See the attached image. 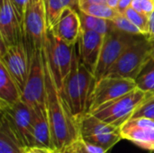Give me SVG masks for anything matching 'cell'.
Here are the masks:
<instances>
[{
  "label": "cell",
  "instance_id": "cell-1",
  "mask_svg": "<svg viewBox=\"0 0 154 153\" xmlns=\"http://www.w3.org/2000/svg\"><path fill=\"white\" fill-rule=\"evenodd\" d=\"M45 72L46 109L54 149L64 150L79 138V126L76 124L52 75L49 62L42 51Z\"/></svg>",
  "mask_w": 154,
  "mask_h": 153
},
{
  "label": "cell",
  "instance_id": "cell-2",
  "mask_svg": "<svg viewBox=\"0 0 154 153\" xmlns=\"http://www.w3.org/2000/svg\"><path fill=\"white\" fill-rule=\"evenodd\" d=\"M152 41L141 35L110 67L104 77L136 79L151 60ZM103 77V78H104Z\"/></svg>",
  "mask_w": 154,
  "mask_h": 153
},
{
  "label": "cell",
  "instance_id": "cell-3",
  "mask_svg": "<svg viewBox=\"0 0 154 153\" xmlns=\"http://www.w3.org/2000/svg\"><path fill=\"white\" fill-rule=\"evenodd\" d=\"M75 45L67 44L54 36L50 30H47L42 51L49 62L54 80L60 92L62 91L64 80L72 67Z\"/></svg>",
  "mask_w": 154,
  "mask_h": 153
},
{
  "label": "cell",
  "instance_id": "cell-4",
  "mask_svg": "<svg viewBox=\"0 0 154 153\" xmlns=\"http://www.w3.org/2000/svg\"><path fill=\"white\" fill-rule=\"evenodd\" d=\"M47 30L44 0H29L23 22V43L29 56L43 49Z\"/></svg>",
  "mask_w": 154,
  "mask_h": 153
},
{
  "label": "cell",
  "instance_id": "cell-5",
  "mask_svg": "<svg viewBox=\"0 0 154 153\" xmlns=\"http://www.w3.org/2000/svg\"><path fill=\"white\" fill-rule=\"evenodd\" d=\"M150 93L136 87L131 92L112 100L95 110L92 113L98 119L121 127L127 122L138 107V106L148 96Z\"/></svg>",
  "mask_w": 154,
  "mask_h": 153
},
{
  "label": "cell",
  "instance_id": "cell-6",
  "mask_svg": "<svg viewBox=\"0 0 154 153\" xmlns=\"http://www.w3.org/2000/svg\"><path fill=\"white\" fill-rule=\"evenodd\" d=\"M79 132L83 141L100 146L106 151L122 140L120 127L107 124L89 113L81 118Z\"/></svg>",
  "mask_w": 154,
  "mask_h": 153
},
{
  "label": "cell",
  "instance_id": "cell-7",
  "mask_svg": "<svg viewBox=\"0 0 154 153\" xmlns=\"http://www.w3.org/2000/svg\"><path fill=\"white\" fill-rule=\"evenodd\" d=\"M140 36L125 32L116 27H113L105 35L101 54L94 73L96 81H98L105 76L106 71L119 59L124 51Z\"/></svg>",
  "mask_w": 154,
  "mask_h": 153
},
{
  "label": "cell",
  "instance_id": "cell-8",
  "mask_svg": "<svg viewBox=\"0 0 154 153\" xmlns=\"http://www.w3.org/2000/svg\"><path fill=\"white\" fill-rule=\"evenodd\" d=\"M29 58V76L22 91L21 99L32 108L38 106L46 105L45 72L42 50L32 52Z\"/></svg>",
  "mask_w": 154,
  "mask_h": 153
},
{
  "label": "cell",
  "instance_id": "cell-9",
  "mask_svg": "<svg viewBox=\"0 0 154 153\" xmlns=\"http://www.w3.org/2000/svg\"><path fill=\"white\" fill-rule=\"evenodd\" d=\"M136 87V81L133 78H102L96 82L90 96L88 113L94 112L101 106L131 92Z\"/></svg>",
  "mask_w": 154,
  "mask_h": 153
},
{
  "label": "cell",
  "instance_id": "cell-10",
  "mask_svg": "<svg viewBox=\"0 0 154 153\" xmlns=\"http://www.w3.org/2000/svg\"><path fill=\"white\" fill-rule=\"evenodd\" d=\"M1 115L10 124L24 147L32 146V108L22 99L14 104L0 103Z\"/></svg>",
  "mask_w": 154,
  "mask_h": 153
},
{
  "label": "cell",
  "instance_id": "cell-11",
  "mask_svg": "<svg viewBox=\"0 0 154 153\" xmlns=\"http://www.w3.org/2000/svg\"><path fill=\"white\" fill-rule=\"evenodd\" d=\"M0 62L9 71L22 92L30 70V58L23 41L10 46L1 44Z\"/></svg>",
  "mask_w": 154,
  "mask_h": 153
},
{
  "label": "cell",
  "instance_id": "cell-12",
  "mask_svg": "<svg viewBox=\"0 0 154 153\" xmlns=\"http://www.w3.org/2000/svg\"><path fill=\"white\" fill-rule=\"evenodd\" d=\"M79 60V51L77 52L76 45H75L72 67L66 79L64 80L62 91L60 92L78 126H79L80 120L85 115L82 108L80 93H79V72H78Z\"/></svg>",
  "mask_w": 154,
  "mask_h": 153
},
{
  "label": "cell",
  "instance_id": "cell-13",
  "mask_svg": "<svg viewBox=\"0 0 154 153\" xmlns=\"http://www.w3.org/2000/svg\"><path fill=\"white\" fill-rule=\"evenodd\" d=\"M104 39L105 35L101 33L81 28L78 41L79 60L93 74L99 60Z\"/></svg>",
  "mask_w": 154,
  "mask_h": 153
},
{
  "label": "cell",
  "instance_id": "cell-14",
  "mask_svg": "<svg viewBox=\"0 0 154 153\" xmlns=\"http://www.w3.org/2000/svg\"><path fill=\"white\" fill-rule=\"evenodd\" d=\"M1 44L15 45L23 41V29L9 0H1L0 7Z\"/></svg>",
  "mask_w": 154,
  "mask_h": 153
},
{
  "label": "cell",
  "instance_id": "cell-15",
  "mask_svg": "<svg viewBox=\"0 0 154 153\" xmlns=\"http://www.w3.org/2000/svg\"><path fill=\"white\" fill-rule=\"evenodd\" d=\"M79 11L72 7H67L63 11L58 23L50 29L54 36L69 45H75L79 41L81 31Z\"/></svg>",
  "mask_w": 154,
  "mask_h": 153
},
{
  "label": "cell",
  "instance_id": "cell-16",
  "mask_svg": "<svg viewBox=\"0 0 154 153\" xmlns=\"http://www.w3.org/2000/svg\"><path fill=\"white\" fill-rule=\"evenodd\" d=\"M32 146L54 149L46 105L32 107Z\"/></svg>",
  "mask_w": 154,
  "mask_h": 153
},
{
  "label": "cell",
  "instance_id": "cell-17",
  "mask_svg": "<svg viewBox=\"0 0 154 153\" xmlns=\"http://www.w3.org/2000/svg\"><path fill=\"white\" fill-rule=\"evenodd\" d=\"M120 130L122 139L130 141L142 149L154 151V128L137 127L125 122Z\"/></svg>",
  "mask_w": 154,
  "mask_h": 153
},
{
  "label": "cell",
  "instance_id": "cell-18",
  "mask_svg": "<svg viewBox=\"0 0 154 153\" xmlns=\"http://www.w3.org/2000/svg\"><path fill=\"white\" fill-rule=\"evenodd\" d=\"M22 92L6 68L0 62V103L14 104L19 101Z\"/></svg>",
  "mask_w": 154,
  "mask_h": 153
},
{
  "label": "cell",
  "instance_id": "cell-19",
  "mask_svg": "<svg viewBox=\"0 0 154 153\" xmlns=\"http://www.w3.org/2000/svg\"><path fill=\"white\" fill-rule=\"evenodd\" d=\"M79 17H80V23H81V28L88 31H94L98 33H101L103 35H106L113 27V23L109 20L102 19L99 17L92 16L89 14H87L86 13L82 11H79Z\"/></svg>",
  "mask_w": 154,
  "mask_h": 153
},
{
  "label": "cell",
  "instance_id": "cell-20",
  "mask_svg": "<svg viewBox=\"0 0 154 153\" xmlns=\"http://www.w3.org/2000/svg\"><path fill=\"white\" fill-rule=\"evenodd\" d=\"M79 10L86 13L87 14L109 20V21H113L119 14L117 9L109 6L107 4H95V5H82L79 6Z\"/></svg>",
  "mask_w": 154,
  "mask_h": 153
},
{
  "label": "cell",
  "instance_id": "cell-21",
  "mask_svg": "<svg viewBox=\"0 0 154 153\" xmlns=\"http://www.w3.org/2000/svg\"><path fill=\"white\" fill-rule=\"evenodd\" d=\"M125 14L135 26H137L143 35L147 36L149 34V26H150V15L144 14L132 6L128 7L124 13Z\"/></svg>",
  "mask_w": 154,
  "mask_h": 153
},
{
  "label": "cell",
  "instance_id": "cell-22",
  "mask_svg": "<svg viewBox=\"0 0 154 153\" xmlns=\"http://www.w3.org/2000/svg\"><path fill=\"white\" fill-rule=\"evenodd\" d=\"M150 63L138 76L135 81L138 88L145 92L152 93L154 92V66L150 67Z\"/></svg>",
  "mask_w": 154,
  "mask_h": 153
},
{
  "label": "cell",
  "instance_id": "cell-23",
  "mask_svg": "<svg viewBox=\"0 0 154 153\" xmlns=\"http://www.w3.org/2000/svg\"><path fill=\"white\" fill-rule=\"evenodd\" d=\"M137 117L154 119V92L150 93L148 96L138 106L131 118Z\"/></svg>",
  "mask_w": 154,
  "mask_h": 153
},
{
  "label": "cell",
  "instance_id": "cell-24",
  "mask_svg": "<svg viewBox=\"0 0 154 153\" xmlns=\"http://www.w3.org/2000/svg\"><path fill=\"white\" fill-rule=\"evenodd\" d=\"M111 22L114 27H116V29L120 31H123L125 32H128L131 34H135V35H143L141 30L137 26H135L125 14L121 13H119V14Z\"/></svg>",
  "mask_w": 154,
  "mask_h": 153
},
{
  "label": "cell",
  "instance_id": "cell-25",
  "mask_svg": "<svg viewBox=\"0 0 154 153\" xmlns=\"http://www.w3.org/2000/svg\"><path fill=\"white\" fill-rule=\"evenodd\" d=\"M23 147L0 132V153H23Z\"/></svg>",
  "mask_w": 154,
  "mask_h": 153
},
{
  "label": "cell",
  "instance_id": "cell-26",
  "mask_svg": "<svg viewBox=\"0 0 154 153\" xmlns=\"http://www.w3.org/2000/svg\"><path fill=\"white\" fill-rule=\"evenodd\" d=\"M131 6L144 14L150 15L154 12V0H133Z\"/></svg>",
  "mask_w": 154,
  "mask_h": 153
},
{
  "label": "cell",
  "instance_id": "cell-27",
  "mask_svg": "<svg viewBox=\"0 0 154 153\" xmlns=\"http://www.w3.org/2000/svg\"><path fill=\"white\" fill-rule=\"evenodd\" d=\"M9 1H10L14 10V13L17 16V19H18L20 24L22 25V29H23V17H24L26 6H27L29 0H9Z\"/></svg>",
  "mask_w": 154,
  "mask_h": 153
},
{
  "label": "cell",
  "instance_id": "cell-28",
  "mask_svg": "<svg viewBox=\"0 0 154 153\" xmlns=\"http://www.w3.org/2000/svg\"><path fill=\"white\" fill-rule=\"evenodd\" d=\"M80 140H81L84 147L86 148L87 151L88 153H109V151H106L104 148H102L100 146H97V145H95V144L83 141L81 138H80Z\"/></svg>",
  "mask_w": 154,
  "mask_h": 153
},
{
  "label": "cell",
  "instance_id": "cell-29",
  "mask_svg": "<svg viewBox=\"0 0 154 153\" xmlns=\"http://www.w3.org/2000/svg\"><path fill=\"white\" fill-rule=\"evenodd\" d=\"M52 149L40 147V146H29L23 149V153H51Z\"/></svg>",
  "mask_w": 154,
  "mask_h": 153
},
{
  "label": "cell",
  "instance_id": "cell-30",
  "mask_svg": "<svg viewBox=\"0 0 154 153\" xmlns=\"http://www.w3.org/2000/svg\"><path fill=\"white\" fill-rule=\"evenodd\" d=\"M132 2H133V0H120L118 5H117V7H116L117 11H118L119 13L123 14L128 7L131 6Z\"/></svg>",
  "mask_w": 154,
  "mask_h": 153
},
{
  "label": "cell",
  "instance_id": "cell-31",
  "mask_svg": "<svg viewBox=\"0 0 154 153\" xmlns=\"http://www.w3.org/2000/svg\"><path fill=\"white\" fill-rule=\"evenodd\" d=\"M150 41H154V12L150 14V26H149V34L146 36Z\"/></svg>",
  "mask_w": 154,
  "mask_h": 153
},
{
  "label": "cell",
  "instance_id": "cell-32",
  "mask_svg": "<svg viewBox=\"0 0 154 153\" xmlns=\"http://www.w3.org/2000/svg\"><path fill=\"white\" fill-rule=\"evenodd\" d=\"M108 0H79V6L87 5H95V4H107Z\"/></svg>",
  "mask_w": 154,
  "mask_h": 153
},
{
  "label": "cell",
  "instance_id": "cell-33",
  "mask_svg": "<svg viewBox=\"0 0 154 153\" xmlns=\"http://www.w3.org/2000/svg\"><path fill=\"white\" fill-rule=\"evenodd\" d=\"M119 2H120V0H108V1H107V5H108L109 6H111V7L116 9V7H117Z\"/></svg>",
  "mask_w": 154,
  "mask_h": 153
},
{
  "label": "cell",
  "instance_id": "cell-34",
  "mask_svg": "<svg viewBox=\"0 0 154 153\" xmlns=\"http://www.w3.org/2000/svg\"><path fill=\"white\" fill-rule=\"evenodd\" d=\"M151 60L154 61V41H152V50H151Z\"/></svg>",
  "mask_w": 154,
  "mask_h": 153
},
{
  "label": "cell",
  "instance_id": "cell-35",
  "mask_svg": "<svg viewBox=\"0 0 154 153\" xmlns=\"http://www.w3.org/2000/svg\"><path fill=\"white\" fill-rule=\"evenodd\" d=\"M51 153H69L67 151V150L66 149H64V150H59V149H53L52 150V151Z\"/></svg>",
  "mask_w": 154,
  "mask_h": 153
},
{
  "label": "cell",
  "instance_id": "cell-36",
  "mask_svg": "<svg viewBox=\"0 0 154 153\" xmlns=\"http://www.w3.org/2000/svg\"><path fill=\"white\" fill-rule=\"evenodd\" d=\"M150 153H154V151H150Z\"/></svg>",
  "mask_w": 154,
  "mask_h": 153
}]
</instances>
